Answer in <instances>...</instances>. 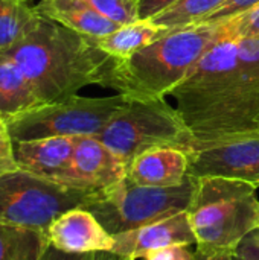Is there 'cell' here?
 Instances as JSON below:
<instances>
[{"label":"cell","instance_id":"obj_1","mask_svg":"<svg viewBox=\"0 0 259 260\" xmlns=\"http://www.w3.org/2000/svg\"><path fill=\"white\" fill-rule=\"evenodd\" d=\"M171 96L192 151L259 133V38L218 40Z\"/></svg>","mask_w":259,"mask_h":260},{"label":"cell","instance_id":"obj_2","mask_svg":"<svg viewBox=\"0 0 259 260\" xmlns=\"http://www.w3.org/2000/svg\"><path fill=\"white\" fill-rule=\"evenodd\" d=\"M5 55L21 69L41 104L75 96L85 85L104 87L114 61L95 38L43 15L32 32Z\"/></svg>","mask_w":259,"mask_h":260},{"label":"cell","instance_id":"obj_3","mask_svg":"<svg viewBox=\"0 0 259 260\" xmlns=\"http://www.w3.org/2000/svg\"><path fill=\"white\" fill-rule=\"evenodd\" d=\"M227 35L224 21L172 30L130 58L114 59L104 87L133 101L165 98L188 76L200 58Z\"/></svg>","mask_w":259,"mask_h":260},{"label":"cell","instance_id":"obj_4","mask_svg":"<svg viewBox=\"0 0 259 260\" xmlns=\"http://www.w3.org/2000/svg\"><path fill=\"white\" fill-rule=\"evenodd\" d=\"M256 186L221 177L198 178L188 209L197 250L235 253L240 244L259 230Z\"/></svg>","mask_w":259,"mask_h":260},{"label":"cell","instance_id":"obj_5","mask_svg":"<svg viewBox=\"0 0 259 260\" xmlns=\"http://www.w3.org/2000/svg\"><path fill=\"white\" fill-rule=\"evenodd\" d=\"M127 166L156 148H179L191 152L194 137L165 98L128 99L105 128L95 136Z\"/></svg>","mask_w":259,"mask_h":260},{"label":"cell","instance_id":"obj_6","mask_svg":"<svg viewBox=\"0 0 259 260\" xmlns=\"http://www.w3.org/2000/svg\"><path fill=\"white\" fill-rule=\"evenodd\" d=\"M198 178L188 174L176 187H148L133 183L128 177L99 190L85 206L102 227L113 236L140 229L151 222L188 212Z\"/></svg>","mask_w":259,"mask_h":260},{"label":"cell","instance_id":"obj_7","mask_svg":"<svg viewBox=\"0 0 259 260\" xmlns=\"http://www.w3.org/2000/svg\"><path fill=\"white\" fill-rule=\"evenodd\" d=\"M96 193L17 168L0 174V221L47 232L60 215L75 207H85Z\"/></svg>","mask_w":259,"mask_h":260},{"label":"cell","instance_id":"obj_8","mask_svg":"<svg viewBox=\"0 0 259 260\" xmlns=\"http://www.w3.org/2000/svg\"><path fill=\"white\" fill-rule=\"evenodd\" d=\"M128 99L122 94L107 98L70 96L41 104L5 120L12 142L46 137L98 136Z\"/></svg>","mask_w":259,"mask_h":260},{"label":"cell","instance_id":"obj_9","mask_svg":"<svg viewBox=\"0 0 259 260\" xmlns=\"http://www.w3.org/2000/svg\"><path fill=\"white\" fill-rule=\"evenodd\" d=\"M188 174L221 177L259 187V133L235 137L188 152Z\"/></svg>","mask_w":259,"mask_h":260},{"label":"cell","instance_id":"obj_10","mask_svg":"<svg viewBox=\"0 0 259 260\" xmlns=\"http://www.w3.org/2000/svg\"><path fill=\"white\" fill-rule=\"evenodd\" d=\"M128 166L95 136L75 137V151L67 184L99 192L127 177Z\"/></svg>","mask_w":259,"mask_h":260},{"label":"cell","instance_id":"obj_11","mask_svg":"<svg viewBox=\"0 0 259 260\" xmlns=\"http://www.w3.org/2000/svg\"><path fill=\"white\" fill-rule=\"evenodd\" d=\"M114 238L113 253L128 259H145L148 254L174 247L195 244V235L188 212L125 232Z\"/></svg>","mask_w":259,"mask_h":260},{"label":"cell","instance_id":"obj_12","mask_svg":"<svg viewBox=\"0 0 259 260\" xmlns=\"http://www.w3.org/2000/svg\"><path fill=\"white\" fill-rule=\"evenodd\" d=\"M49 245L66 253H113L114 238L85 207L60 215L47 229Z\"/></svg>","mask_w":259,"mask_h":260},{"label":"cell","instance_id":"obj_13","mask_svg":"<svg viewBox=\"0 0 259 260\" xmlns=\"http://www.w3.org/2000/svg\"><path fill=\"white\" fill-rule=\"evenodd\" d=\"M73 151L75 137L14 142V157L18 169L66 186H69Z\"/></svg>","mask_w":259,"mask_h":260},{"label":"cell","instance_id":"obj_14","mask_svg":"<svg viewBox=\"0 0 259 260\" xmlns=\"http://www.w3.org/2000/svg\"><path fill=\"white\" fill-rule=\"evenodd\" d=\"M189 157L179 148H156L136 157L130 166L127 177L148 187H176L188 178Z\"/></svg>","mask_w":259,"mask_h":260},{"label":"cell","instance_id":"obj_15","mask_svg":"<svg viewBox=\"0 0 259 260\" xmlns=\"http://www.w3.org/2000/svg\"><path fill=\"white\" fill-rule=\"evenodd\" d=\"M35 8L43 17L90 38L105 37L119 27L87 0H41Z\"/></svg>","mask_w":259,"mask_h":260},{"label":"cell","instance_id":"obj_16","mask_svg":"<svg viewBox=\"0 0 259 260\" xmlns=\"http://www.w3.org/2000/svg\"><path fill=\"white\" fill-rule=\"evenodd\" d=\"M41 105L27 78L9 56L0 53V114L8 120Z\"/></svg>","mask_w":259,"mask_h":260},{"label":"cell","instance_id":"obj_17","mask_svg":"<svg viewBox=\"0 0 259 260\" xmlns=\"http://www.w3.org/2000/svg\"><path fill=\"white\" fill-rule=\"evenodd\" d=\"M166 34H169L168 29L154 24L151 20H139L131 24L119 26L111 34L95 38V41L98 47L113 59H125Z\"/></svg>","mask_w":259,"mask_h":260},{"label":"cell","instance_id":"obj_18","mask_svg":"<svg viewBox=\"0 0 259 260\" xmlns=\"http://www.w3.org/2000/svg\"><path fill=\"white\" fill-rule=\"evenodd\" d=\"M40 12L29 0H0V53H8L37 26Z\"/></svg>","mask_w":259,"mask_h":260},{"label":"cell","instance_id":"obj_19","mask_svg":"<svg viewBox=\"0 0 259 260\" xmlns=\"http://www.w3.org/2000/svg\"><path fill=\"white\" fill-rule=\"evenodd\" d=\"M47 247L46 232L0 221V260H40Z\"/></svg>","mask_w":259,"mask_h":260},{"label":"cell","instance_id":"obj_20","mask_svg":"<svg viewBox=\"0 0 259 260\" xmlns=\"http://www.w3.org/2000/svg\"><path fill=\"white\" fill-rule=\"evenodd\" d=\"M226 0H179L166 11L160 12L151 21L169 32L194 24H202Z\"/></svg>","mask_w":259,"mask_h":260},{"label":"cell","instance_id":"obj_21","mask_svg":"<svg viewBox=\"0 0 259 260\" xmlns=\"http://www.w3.org/2000/svg\"><path fill=\"white\" fill-rule=\"evenodd\" d=\"M99 14L119 26L139 21L136 0H87Z\"/></svg>","mask_w":259,"mask_h":260},{"label":"cell","instance_id":"obj_22","mask_svg":"<svg viewBox=\"0 0 259 260\" xmlns=\"http://www.w3.org/2000/svg\"><path fill=\"white\" fill-rule=\"evenodd\" d=\"M224 23L232 38H259V5Z\"/></svg>","mask_w":259,"mask_h":260},{"label":"cell","instance_id":"obj_23","mask_svg":"<svg viewBox=\"0 0 259 260\" xmlns=\"http://www.w3.org/2000/svg\"><path fill=\"white\" fill-rule=\"evenodd\" d=\"M259 0H226L217 11H214L203 23H221L238 17L249 9L258 6Z\"/></svg>","mask_w":259,"mask_h":260},{"label":"cell","instance_id":"obj_24","mask_svg":"<svg viewBox=\"0 0 259 260\" xmlns=\"http://www.w3.org/2000/svg\"><path fill=\"white\" fill-rule=\"evenodd\" d=\"M17 169L14 157V142L9 136L6 123L0 125V174Z\"/></svg>","mask_w":259,"mask_h":260},{"label":"cell","instance_id":"obj_25","mask_svg":"<svg viewBox=\"0 0 259 260\" xmlns=\"http://www.w3.org/2000/svg\"><path fill=\"white\" fill-rule=\"evenodd\" d=\"M139 20H151L160 12L171 8L179 0H136Z\"/></svg>","mask_w":259,"mask_h":260},{"label":"cell","instance_id":"obj_26","mask_svg":"<svg viewBox=\"0 0 259 260\" xmlns=\"http://www.w3.org/2000/svg\"><path fill=\"white\" fill-rule=\"evenodd\" d=\"M189 245H174L148 254L145 260H195L194 253L188 250Z\"/></svg>","mask_w":259,"mask_h":260},{"label":"cell","instance_id":"obj_27","mask_svg":"<svg viewBox=\"0 0 259 260\" xmlns=\"http://www.w3.org/2000/svg\"><path fill=\"white\" fill-rule=\"evenodd\" d=\"M40 260H98V253H84V254L66 253L49 245Z\"/></svg>","mask_w":259,"mask_h":260},{"label":"cell","instance_id":"obj_28","mask_svg":"<svg viewBox=\"0 0 259 260\" xmlns=\"http://www.w3.org/2000/svg\"><path fill=\"white\" fill-rule=\"evenodd\" d=\"M235 260H259V244L249 235L237 248Z\"/></svg>","mask_w":259,"mask_h":260},{"label":"cell","instance_id":"obj_29","mask_svg":"<svg viewBox=\"0 0 259 260\" xmlns=\"http://www.w3.org/2000/svg\"><path fill=\"white\" fill-rule=\"evenodd\" d=\"M195 260H235V253H205L195 250Z\"/></svg>","mask_w":259,"mask_h":260},{"label":"cell","instance_id":"obj_30","mask_svg":"<svg viewBox=\"0 0 259 260\" xmlns=\"http://www.w3.org/2000/svg\"><path fill=\"white\" fill-rule=\"evenodd\" d=\"M98 260H133L114 253H98Z\"/></svg>","mask_w":259,"mask_h":260},{"label":"cell","instance_id":"obj_31","mask_svg":"<svg viewBox=\"0 0 259 260\" xmlns=\"http://www.w3.org/2000/svg\"><path fill=\"white\" fill-rule=\"evenodd\" d=\"M252 236H253V239H255V241H256V242L259 244V230L253 232V233H252Z\"/></svg>","mask_w":259,"mask_h":260},{"label":"cell","instance_id":"obj_32","mask_svg":"<svg viewBox=\"0 0 259 260\" xmlns=\"http://www.w3.org/2000/svg\"><path fill=\"white\" fill-rule=\"evenodd\" d=\"M3 122H5V120H3V117H2V114H0V125H2Z\"/></svg>","mask_w":259,"mask_h":260}]
</instances>
